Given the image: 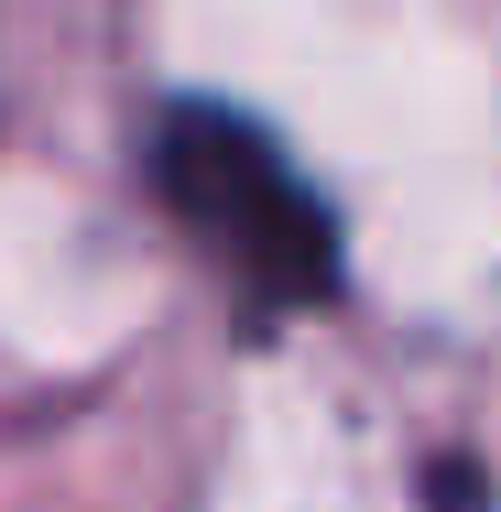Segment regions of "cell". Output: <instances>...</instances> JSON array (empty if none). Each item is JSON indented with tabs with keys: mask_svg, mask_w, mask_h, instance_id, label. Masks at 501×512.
<instances>
[{
	"mask_svg": "<svg viewBox=\"0 0 501 512\" xmlns=\"http://www.w3.org/2000/svg\"><path fill=\"white\" fill-rule=\"evenodd\" d=\"M153 197L240 295H262V306H327L338 295V218L251 109L175 99L153 120Z\"/></svg>",
	"mask_w": 501,
	"mask_h": 512,
	"instance_id": "cell-1",
	"label": "cell"
}]
</instances>
